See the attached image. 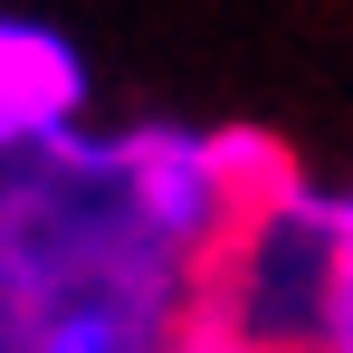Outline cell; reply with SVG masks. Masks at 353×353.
<instances>
[{"instance_id":"1","label":"cell","mask_w":353,"mask_h":353,"mask_svg":"<svg viewBox=\"0 0 353 353\" xmlns=\"http://www.w3.org/2000/svg\"><path fill=\"white\" fill-rule=\"evenodd\" d=\"M67 115H77V58H67L48 29L10 19V29H0V134H10V143H39V134H58Z\"/></svg>"},{"instance_id":"2","label":"cell","mask_w":353,"mask_h":353,"mask_svg":"<svg viewBox=\"0 0 353 353\" xmlns=\"http://www.w3.org/2000/svg\"><path fill=\"white\" fill-rule=\"evenodd\" d=\"M134 191H143V210H153V230H163V239H191L201 220H210L220 172H210L201 143H153V153L134 163Z\"/></svg>"},{"instance_id":"3","label":"cell","mask_w":353,"mask_h":353,"mask_svg":"<svg viewBox=\"0 0 353 353\" xmlns=\"http://www.w3.org/2000/svg\"><path fill=\"white\" fill-rule=\"evenodd\" d=\"M39 353H124V315H115V305H77V315L48 325Z\"/></svg>"},{"instance_id":"4","label":"cell","mask_w":353,"mask_h":353,"mask_svg":"<svg viewBox=\"0 0 353 353\" xmlns=\"http://www.w3.org/2000/svg\"><path fill=\"white\" fill-rule=\"evenodd\" d=\"M325 325H334V353H353V220L334 239V305H325Z\"/></svg>"}]
</instances>
